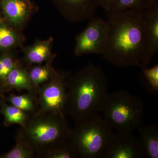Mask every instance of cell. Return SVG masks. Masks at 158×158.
Listing matches in <instances>:
<instances>
[{
    "label": "cell",
    "instance_id": "obj_1",
    "mask_svg": "<svg viewBox=\"0 0 158 158\" xmlns=\"http://www.w3.org/2000/svg\"><path fill=\"white\" fill-rule=\"evenodd\" d=\"M144 11L127 10L107 16V38L102 54L106 61L120 68L141 66L148 48Z\"/></svg>",
    "mask_w": 158,
    "mask_h": 158
},
{
    "label": "cell",
    "instance_id": "obj_2",
    "mask_svg": "<svg viewBox=\"0 0 158 158\" xmlns=\"http://www.w3.org/2000/svg\"><path fill=\"white\" fill-rule=\"evenodd\" d=\"M109 93L106 74L89 63L69 80L66 114L76 123L100 113Z\"/></svg>",
    "mask_w": 158,
    "mask_h": 158
},
{
    "label": "cell",
    "instance_id": "obj_3",
    "mask_svg": "<svg viewBox=\"0 0 158 158\" xmlns=\"http://www.w3.org/2000/svg\"><path fill=\"white\" fill-rule=\"evenodd\" d=\"M19 133L35 152L43 156L69 140L71 129L65 117L38 112L29 118Z\"/></svg>",
    "mask_w": 158,
    "mask_h": 158
},
{
    "label": "cell",
    "instance_id": "obj_4",
    "mask_svg": "<svg viewBox=\"0 0 158 158\" xmlns=\"http://www.w3.org/2000/svg\"><path fill=\"white\" fill-rule=\"evenodd\" d=\"M100 113L113 131L133 133L143 125L144 103L128 91L117 90L108 94Z\"/></svg>",
    "mask_w": 158,
    "mask_h": 158
},
{
    "label": "cell",
    "instance_id": "obj_5",
    "mask_svg": "<svg viewBox=\"0 0 158 158\" xmlns=\"http://www.w3.org/2000/svg\"><path fill=\"white\" fill-rule=\"evenodd\" d=\"M113 131L101 113L76 123L70 139L83 158H103Z\"/></svg>",
    "mask_w": 158,
    "mask_h": 158
},
{
    "label": "cell",
    "instance_id": "obj_6",
    "mask_svg": "<svg viewBox=\"0 0 158 158\" xmlns=\"http://www.w3.org/2000/svg\"><path fill=\"white\" fill-rule=\"evenodd\" d=\"M65 76L59 75L39 89V113H50L65 117L69 82Z\"/></svg>",
    "mask_w": 158,
    "mask_h": 158
},
{
    "label": "cell",
    "instance_id": "obj_7",
    "mask_svg": "<svg viewBox=\"0 0 158 158\" xmlns=\"http://www.w3.org/2000/svg\"><path fill=\"white\" fill-rule=\"evenodd\" d=\"M86 28L77 36L75 53L77 56L88 54L102 55L107 38V21L94 17L90 19Z\"/></svg>",
    "mask_w": 158,
    "mask_h": 158
},
{
    "label": "cell",
    "instance_id": "obj_8",
    "mask_svg": "<svg viewBox=\"0 0 158 158\" xmlns=\"http://www.w3.org/2000/svg\"><path fill=\"white\" fill-rule=\"evenodd\" d=\"M144 158L139 138L132 133H113L103 158Z\"/></svg>",
    "mask_w": 158,
    "mask_h": 158
},
{
    "label": "cell",
    "instance_id": "obj_9",
    "mask_svg": "<svg viewBox=\"0 0 158 158\" xmlns=\"http://www.w3.org/2000/svg\"><path fill=\"white\" fill-rule=\"evenodd\" d=\"M144 14L147 24V52L140 67H147L158 51V4L145 9Z\"/></svg>",
    "mask_w": 158,
    "mask_h": 158
},
{
    "label": "cell",
    "instance_id": "obj_10",
    "mask_svg": "<svg viewBox=\"0 0 158 158\" xmlns=\"http://www.w3.org/2000/svg\"><path fill=\"white\" fill-rule=\"evenodd\" d=\"M1 6L7 19L15 25L25 20L30 10L27 0H2Z\"/></svg>",
    "mask_w": 158,
    "mask_h": 158
},
{
    "label": "cell",
    "instance_id": "obj_11",
    "mask_svg": "<svg viewBox=\"0 0 158 158\" xmlns=\"http://www.w3.org/2000/svg\"><path fill=\"white\" fill-rule=\"evenodd\" d=\"M139 139L144 158H158V127L156 124L141 126L138 130Z\"/></svg>",
    "mask_w": 158,
    "mask_h": 158
},
{
    "label": "cell",
    "instance_id": "obj_12",
    "mask_svg": "<svg viewBox=\"0 0 158 158\" xmlns=\"http://www.w3.org/2000/svg\"><path fill=\"white\" fill-rule=\"evenodd\" d=\"M66 9L76 15L77 19L90 20L94 17L98 6V0H61Z\"/></svg>",
    "mask_w": 158,
    "mask_h": 158
},
{
    "label": "cell",
    "instance_id": "obj_13",
    "mask_svg": "<svg viewBox=\"0 0 158 158\" xmlns=\"http://www.w3.org/2000/svg\"><path fill=\"white\" fill-rule=\"evenodd\" d=\"M5 86L11 89L24 90L33 93L34 87L25 70L16 66L9 73L6 77Z\"/></svg>",
    "mask_w": 158,
    "mask_h": 158
},
{
    "label": "cell",
    "instance_id": "obj_14",
    "mask_svg": "<svg viewBox=\"0 0 158 158\" xmlns=\"http://www.w3.org/2000/svg\"><path fill=\"white\" fill-rule=\"evenodd\" d=\"M1 112L7 124H18L23 127L29 119L27 113L11 105L4 103Z\"/></svg>",
    "mask_w": 158,
    "mask_h": 158
},
{
    "label": "cell",
    "instance_id": "obj_15",
    "mask_svg": "<svg viewBox=\"0 0 158 158\" xmlns=\"http://www.w3.org/2000/svg\"><path fill=\"white\" fill-rule=\"evenodd\" d=\"M35 152L20 133L16 138V144L9 152L3 156L5 158H31Z\"/></svg>",
    "mask_w": 158,
    "mask_h": 158
},
{
    "label": "cell",
    "instance_id": "obj_16",
    "mask_svg": "<svg viewBox=\"0 0 158 158\" xmlns=\"http://www.w3.org/2000/svg\"><path fill=\"white\" fill-rule=\"evenodd\" d=\"M43 156L48 158H73L80 157L77 150L70 138L64 144L45 154Z\"/></svg>",
    "mask_w": 158,
    "mask_h": 158
},
{
    "label": "cell",
    "instance_id": "obj_17",
    "mask_svg": "<svg viewBox=\"0 0 158 158\" xmlns=\"http://www.w3.org/2000/svg\"><path fill=\"white\" fill-rule=\"evenodd\" d=\"M32 94L33 93L20 95L12 94L7 98V100L10 104L26 113H34L35 105L34 102V96Z\"/></svg>",
    "mask_w": 158,
    "mask_h": 158
},
{
    "label": "cell",
    "instance_id": "obj_18",
    "mask_svg": "<svg viewBox=\"0 0 158 158\" xmlns=\"http://www.w3.org/2000/svg\"><path fill=\"white\" fill-rule=\"evenodd\" d=\"M49 51V46L46 43L37 44L28 51L27 59L31 63H42L48 57Z\"/></svg>",
    "mask_w": 158,
    "mask_h": 158
},
{
    "label": "cell",
    "instance_id": "obj_19",
    "mask_svg": "<svg viewBox=\"0 0 158 158\" xmlns=\"http://www.w3.org/2000/svg\"><path fill=\"white\" fill-rule=\"evenodd\" d=\"M144 10V0H116L107 16L127 10Z\"/></svg>",
    "mask_w": 158,
    "mask_h": 158
},
{
    "label": "cell",
    "instance_id": "obj_20",
    "mask_svg": "<svg viewBox=\"0 0 158 158\" xmlns=\"http://www.w3.org/2000/svg\"><path fill=\"white\" fill-rule=\"evenodd\" d=\"M28 74L31 83L34 88L48 81L50 76L51 70L47 65L38 66L32 69Z\"/></svg>",
    "mask_w": 158,
    "mask_h": 158
},
{
    "label": "cell",
    "instance_id": "obj_21",
    "mask_svg": "<svg viewBox=\"0 0 158 158\" xmlns=\"http://www.w3.org/2000/svg\"><path fill=\"white\" fill-rule=\"evenodd\" d=\"M144 78L148 88L151 92L157 94L158 92V64L151 68L141 66Z\"/></svg>",
    "mask_w": 158,
    "mask_h": 158
},
{
    "label": "cell",
    "instance_id": "obj_22",
    "mask_svg": "<svg viewBox=\"0 0 158 158\" xmlns=\"http://www.w3.org/2000/svg\"><path fill=\"white\" fill-rule=\"evenodd\" d=\"M17 36L7 26L0 23V48H7L14 45Z\"/></svg>",
    "mask_w": 158,
    "mask_h": 158
},
{
    "label": "cell",
    "instance_id": "obj_23",
    "mask_svg": "<svg viewBox=\"0 0 158 158\" xmlns=\"http://www.w3.org/2000/svg\"><path fill=\"white\" fill-rule=\"evenodd\" d=\"M17 66L14 60L9 56H3L0 57V80L4 86L6 77L10 71Z\"/></svg>",
    "mask_w": 158,
    "mask_h": 158
},
{
    "label": "cell",
    "instance_id": "obj_24",
    "mask_svg": "<svg viewBox=\"0 0 158 158\" xmlns=\"http://www.w3.org/2000/svg\"><path fill=\"white\" fill-rule=\"evenodd\" d=\"M116 0H98V7H101L107 14L110 12Z\"/></svg>",
    "mask_w": 158,
    "mask_h": 158
},
{
    "label": "cell",
    "instance_id": "obj_25",
    "mask_svg": "<svg viewBox=\"0 0 158 158\" xmlns=\"http://www.w3.org/2000/svg\"><path fill=\"white\" fill-rule=\"evenodd\" d=\"M158 4V0H144V10Z\"/></svg>",
    "mask_w": 158,
    "mask_h": 158
},
{
    "label": "cell",
    "instance_id": "obj_26",
    "mask_svg": "<svg viewBox=\"0 0 158 158\" xmlns=\"http://www.w3.org/2000/svg\"><path fill=\"white\" fill-rule=\"evenodd\" d=\"M2 86H1V84H0V93H1V90H2Z\"/></svg>",
    "mask_w": 158,
    "mask_h": 158
}]
</instances>
